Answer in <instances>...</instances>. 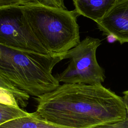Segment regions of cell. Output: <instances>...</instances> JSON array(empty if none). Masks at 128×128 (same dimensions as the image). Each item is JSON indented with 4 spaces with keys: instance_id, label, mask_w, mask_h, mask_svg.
Returning a JSON list of instances; mask_svg holds the SVG:
<instances>
[{
    "instance_id": "6da1fadb",
    "label": "cell",
    "mask_w": 128,
    "mask_h": 128,
    "mask_svg": "<svg viewBox=\"0 0 128 128\" xmlns=\"http://www.w3.org/2000/svg\"><path fill=\"white\" fill-rule=\"evenodd\" d=\"M36 100L38 116L68 128H96L128 116L122 97L102 84H63Z\"/></svg>"
},
{
    "instance_id": "7a4b0ae2",
    "label": "cell",
    "mask_w": 128,
    "mask_h": 128,
    "mask_svg": "<svg viewBox=\"0 0 128 128\" xmlns=\"http://www.w3.org/2000/svg\"><path fill=\"white\" fill-rule=\"evenodd\" d=\"M65 54L44 55L0 44V76L29 96L38 97L60 85L52 70Z\"/></svg>"
},
{
    "instance_id": "3957f363",
    "label": "cell",
    "mask_w": 128,
    "mask_h": 128,
    "mask_svg": "<svg viewBox=\"0 0 128 128\" xmlns=\"http://www.w3.org/2000/svg\"><path fill=\"white\" fill-rule=\"evenodd\" d=\"M30 28L50 53L66 54L80 42L74 10H68L32 2L22 6Z\"/></svg>"
},
{
    "instance_id": "277c9868",
    "label": "cell",
    "mask_w": 128,
    "mask_h": 128,
    "mask_svg": "<svg viewBox=\"0 0 128 128\" xmlns=\"http://www.w3.org/2000/svg\"><path fill=\"white\" fill-rule=\"evenodd\" d=\"M100 44L98 38L86 36L66 52L65 58L70 61L68 67L56 77L58 81L69 84H102L106 78L104 70L96 58V50Z\"/></svg>"
},
{
    "instance_id": "5b68a950",
    "label": "cell",
    "mask_w": 128,
    "mask_h": 128,
    "mask_svg": "<svg viewBox=\"0 0 128 128\" xmlns=\"http://www.w3.org/2000/svg\"><path fill=\"white\" fill-rule=\"evenodd\" d=\"M0 44L42 54H52L34 34L22 6L0 8Z\"/></svg>"
},
{
    "instance_id": "8992f818",
    "label": "cell",
    "mask_w": 128,
    "mask_h": 128,
    "mask_svg": "<svg viewBox=\"0 0 128 128\" xmlns=\"http://www.w3.org/2000/svg\"><path fill=\"white\" fill-rule=\"evenodd\" d=\"M96 23L103 35L112 36L121 44L128 42V0H118Z\"/></svg>"
},
{
    "instance_id": "52a82bcc",
    "label": "cell",
    "mask_w": 128,
    "mask_h": 128,
    "mask_svg": "<svg viewBox=\"0 0 128 128\" xmlns=\"http://www.w3.org/2000/svg\"><path fill=\"white\" fill-rule=\"evenodd\" d=\"M118 0H73L75 10L79 14L95 22L101 20Z\"/></svg>"
},
{
    "instance_id": "ba28073f",
    "label": "cell",
    "mask_w": 128,
    "mask_h": 128,
    "mask_svg": "<svg viewBox=\"0 0 128 128\" xmlns=\"http://www.w3.org/2000/svg\"><path fill=\"white\" fill-rule=\"evenodd\" d=\"M0 128H68L49 122L38 116L35 112L28 116L8 121Z\"/></svg>"
},
{
    "instance_id": "9c48e42d",
    "label": "cell",
    "mask_w": 128,
    "mask_h": 128,
    "mask_svg": "<svg viewBox=\"0 0 128 128\" xmlns=\"http://www.w3.org/2000/svg\"><path fill=\"white\" fill-rule=\"evenodd\" d=\"M32 113L28 112L20 107H16L0 103V126L14 119L28 116Z\"/></svg>"
},
{
    "instance_id": "30bf717a",
    "label": "cell",
    "mask_w": 128,
    "mask_h": 128,
    "mask_svg": "<svg viewBox=\"0 0 128 128\" xmlns=\"http://www.w3.org/2000/svg\"><path fill=\"white\" fill-rule=\"evenodd\" d=\"M0 88L6 89L12 93L20 107L24 108L26 106L30 96L24 91L18 89L8 80L0 76Z\"/></svg>"
},
{
    "instance_id": "8fae6325",
    "label": "cell",
    "mask_w": 128,
    "mask_h": 128,
    "mask_svg": "<svg viewBox=\"0 0 128 128\" xmlns=\"http://www.w3.org/2000/svg\"><path fill=\"white\" fill-rule=\"evenodd\" d=\"M0 103L16 107H20L12 93L2 88H0Z\"/></svg>"
},
{
    "instance_id": "7c38bea8",
    "label": "cell",
    "mask_w": 128,
    "mask_h": 128,
    "mask_svg": "<svg viewBox=\"0 0 128 128\" xmlns=\"http://www.w3.org/2000/svg\"><path fill=\"white\" fill-rule=\"evenodd\" d=\"M32 2H37L36 0H0V8L22 6Z\"/></svg>"
},
{
    "instance_id": "4fadbf2b",
    "label": "cell",
    "mask_w": 128,
    "mask_h": 128,
    "mask_svg": "<svg viewBox=\"0 0 128 128\" xmlns=\"http://www.w3.org/2000/svg\"><path fill=\"white\" fill-rule=\"evenodd\" d=\"M38 4L52 8L66 9L64 4V0H36Z\"/></svg>"
},
{
    "instance_id": "5bb4252c",
    "label": "cell",
    "mask_w": 128,
    "mask_h": 128,
    "mask_svg": "<svg viewBox=\"0 0 128 128\" xmlns=\"http://www.w3.org/2000/svg\"><path fill=\"white\" fill-rule=\"evenodd\" d=\"M96 128H128V118L105 125L98 126Z\"/></svg>"
},
{
    "instance_id": "9a60e30c",
    "label": "cell",
    "mask_w": 128,
    "mask_h": 128,
    "mask_svg": "<svg viewBox=\"0 0 128 128\" xmlns=\"http://www.w3.org/2000/svg\"><path fill=\"white\" fill-rule=\"evenodd\" d=\"M122 98L126 110L128 118V90L123 92V96L122 97Z\"/></svg>"
}]
</instances>
